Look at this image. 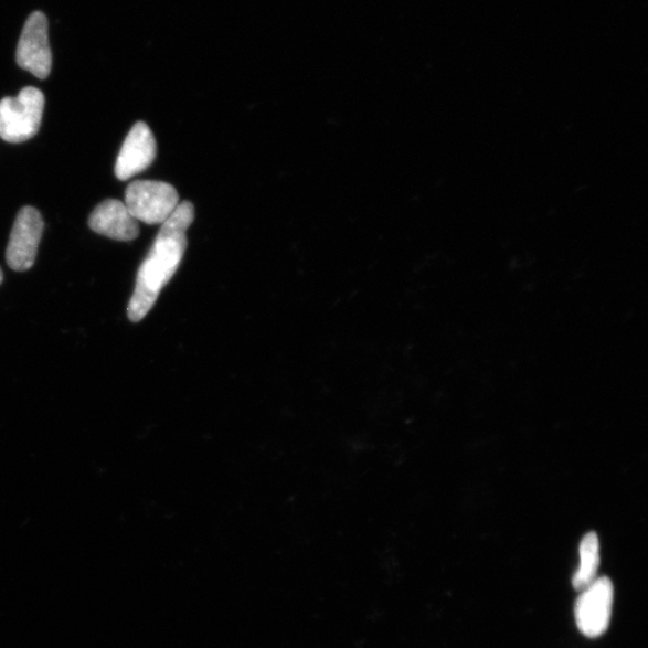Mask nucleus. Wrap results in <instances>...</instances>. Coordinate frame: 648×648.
Returning <instances> with one entry per match:
<instances>
[{
    "mask_svg": "<svg viewBox=\"0 0 648 648\" xmlns=\"http://www.w3.org/2000/svg\"><path fill=\"white\" fill-rule=\"evenodd\" d=\"M194 204L184 201L161 225L157 240L137 274L135 293L128 316L140 322L155 307L161 289L169 284L183 259L188 247L187 231L194 223Z\"/></svg>",
    "mask_w": 648,
    "mask_h": 648,
    "instance_id": "nucleus-1",
    "label": "nucleus"
},
{
    "mask_svg": "<svg viewBox=\"0 0 648 648\" xmlns=\"http://www.w3.org/2000/svg\"><path fill=\"white\" fill-rule=\"evenodd\" d=\"M45 95L34 87H26L17 98L0 102V139L9 144H22L34 137L41 127Z\"/></svg>",
    "mask_w": 648,
    "mask_h": 648,
    "instance_id": "nucleus-2",
    "label": "nucleus"
},
{
    "mask_svg": "<svg viewBox=\"0 0 648 648\" xmlns=\"http://www.w3.org/2000/svg\"><path fill=\"white\" fill-rule=\"evenodd\" d=\"M124 204L137 222L162 225L177 210L179 195L168 183L135 181L127 188Z\"/></svg>",
    "mask_w": 648,
    "mask_h": 648,
    "instance_id": "nucleus-3",
    "label": "nucleus"
},
{
    "mask_svg": "<svg viewBox=\"0 0 648 648\" xmlns=\"http://www.w3.org/2000/svg\"><path fill=\"white\" fill-rule=\"evenodd\" d=\"M614 603V586L601 577L583 589L575 605L577 628L588 638H597L608 629Z\"/></svg>",
    "mask_w": 648,
    "mask_h": 648,
    "instance_id": "nucleus-4",
    "label": "nucleus"
},
{
    "mask_svg": "<svg viewBox=\"0 0 648 648\" xmlns=\"http://www.w3.org/2000/svg\"><path fill=\"white\" fill-rule=\"evenodd\" d=\"M44 220L34 206H23L13 224L7 249V262L12 270H30L35 262L43 237Z\"/></svg>",
    "mask_w": 648,
    "mask_h": 648,
    "instance_id": "nucleus-5",
    "label": "nucleus"
},
{
    "mask_svg": "<svg viewBox=\"0 0 648 648\" xmlns=\"http://www.w3.org/2000/svg\"><path fill=\"white\" fill-rule=\"evenodd\" d=\"M18 64L23 71L40 79L49 77L52 53L49 41V22L43 12H34L26 20L17 52Z\"/></svg>",
    "mask_w": 648,
    "mask_h": 648,
    "instance_id": "nucleus-6",
    "label": "nucleus"
},
{
    "mask_svg": "<svg viewBox=\"0 0 648 648\" xmlns=\"http://www.w3.org/2000/svg\"><path fill=\"white\" fill-rule=\"evenodd\" d=\"M157 158V141L153 132L144 121H137L124 141L118 156L115 173L119 181L146 171Z\"/></svg>",
    "mask_w": 648,
    "mask_h": 648,
    "instance_id": "nucleus-7",
    "label": "nucleus"
},
{
    "mask_svg": "<svg viewBox=\"0 0 648 648\" xmlns=\"http://www.w3.org/2000/svg\"><path fill=\"white\" fill-rule=\"evenodd\" d=\"M88 224L95 233L115 241L130 242L140 236L139 222L131 216L126 204L114 199L96 206Z\"/></svg>",
    "mask_w": 648,
    "mask_h": 648,
    "instance_id": "nucleus-8",
    "label": "nucleus"
},
{
    "mask_svg": "<svg viewBox=\"0 0 648 648\" xmlns=\"http://www.w3.org/2000/svg\"><path fill=\"white\" fill-rule=\"evenodd\" d=\"M598 567L599 541L595 532H589L581 544V565L573 577L574 588L583 591L595 582Z\"/></svg>",
    "mask_w": 648,
    "mask_h": 648,
    "instance_id": "nucleus-9",
    "label": "nucleus"
},
{
    "mask_svg": "<svg viewBox=\"0 0 648 648\" xmlns=\"http://www.w3.org/2000/svg\"><path fill=\"white\" fill-rule=\"evenodd\" d=\"M3 279H4V275H3L2 269H0V284L3 283Z\"/></svg>",
    "mask_w": 648,
    "mask_h": 648,
    "instance_id": "nucleus-10",
    "label": "nucleus"
}]
</instances>
